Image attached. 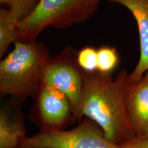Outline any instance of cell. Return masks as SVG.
<instances>
[{
    "mask_svg": "<svg viewBox=\"0 0 148 148\" xmlns=\"http://www.w3.org/2000/svg\"><path fill=\"white\" fill-rule=\"evenodd\" d=\"M77 52L73 48L67 47L58 54L50 57L44 66L41 77L42 86L53 87L67 96L75 108L76 116L84 82V71L77 63Z\"/></svg>",
    "mask_w": 148,
    "mask_h": 148,
    "instance_id": "5",
    "label": "cell"
},
{
    "mask_svg": "<svg viewBox=\"0 0 148 148\" xmlns=\"http://www.w3.org/2000/svg\"><path fill=\"white\" fill-rule=\"evenodd\" d=\"M119 3L132 12L138 25L140 38V58L136 67L129 74L130 83L143 77L148 71V0H108Z\"/></svg>",
    "mask_w": 148,
    "mask_h": 148,
    "instance_id": "9",
    "label": "cell"
},
{
    "mask_svg": "<svg viewBox=\"0 0 148 148\" xmlns=\"http://www.w3.org/2000/svg\"><path fill=\"white\" fill-rule=\"evenodd\" d=\"M18 148H121L108 139L96 122L84 117L71 130L39 131L26 138Z\"/></svg>",
    "mask_w": 148,
    "mask_h": 148,
    "instance_id": "4",
    "label": "cell"
},
{
    "mask_svg": "<svg viewBox=\"0 0 148 148\" xmlns=\"http://www.w3.org/2000/svg\"><path fill=\"white\" fill-rule=\"evenodd\" d=\"M14 49L0 62V95L25 99L41 85L44 66L50 58L40 42L16 41Z\"/></svg>",
    "mask_w": 148,
    "mask_h": 148,
    "instance_id": "2",
    "label": "cell"
},
{
    "mask_svg": "<svg viewBox=\"0 0 148 148\" xmlns=\"http://www.w3.org/2000/svg\"><path fill=\"white\" fill-rule=\"evenodd\" d=\"M125 107L135 137L148 138V71L136 82L129 83Z\"/></svg>",
    "mask_w": 148,
    "mask_h": 148,
    "instance_id": "7",
    "label": "cell"
},
{
    "mask_svg": "<svg viewBox=\"0 0 148 148\" xmlns=\"http://www.w3.org/2000/svg\"><path fill=\"white\" fill-rule=\"evenodd\" d=\"M18 21L6 8L0 9V57L8 50L12 43L18 40Z\"/></svg>",
    "mask_w": 148,
    "mask_h": 148,
    "instance_id": "10",
    "label": "cell"
},
{
    "mask_svg": "<svg viewBox=\"0 0 148 148\" xmlns=\"http://www.w3.org/2000/svg\"><path fill=\"white\" fill-rule=\"evenodd\" d=\"M101 0H40L33 13L18 22V41H36L49 27L64 29L87 21Z\"/></svg>",
    "mask_w": 148,
    "mask_h": 148,
    "instance_id": "3",
    "label": "cell"
},
{
    "mask_svg": "<svg viewBox=\"0 0 148 148\" xmlns=\"http://www.w3.org/2000/svg\"><path fill=\"white\" fill-rule=\"evenodd\" d=\"M119 56L114 47H102L97 49V71L111 73L117 65Z\"/></svg>",
    "mask_w": 148,
    "mask_h": 148,
    "instance_id": "12",
    "label": "cell"
},
{
    "mask_svg": "<svg viewBox=\"0 0 148 148\" xmlns=\"http://www.w3.org/2000/svg\"><path fill=\"white\" fill-rule=\"evenodd\" d=\"M32 98L28 116L40 131L66 130L77 120L73 103L60 90L41 85Z\"/></svg>",
    "mask_w": 148,
    "mask_h": 148,
    "instance_id": "6",
    "label": "cell"
},
{
    "mask_svg": "<svg viewBox=\"0 0 148 148\" xmlns=\"http://www.w3.org/2000/svg\"><path fill=\"white\" fill-rule=\"evenodd\" d=\"M129 74L121 70L113 78L111 73L84 71V82L77 117L92 119L111 142L121 145L134 138L125 107Z\"/></svg>",
    "mask_w": 148,
    "mask_h": 148,
    "instance_id": "1",
    "label": "cell"
},
{
    "mask_svg": "<svg viewBox=\"0 0 148 148\" xmlns=\"http://www.w3.org/2000/svg\"><path fill=\"white\" fill-rule=\"evenodd\" d=\"M24 99L11 97L0 108V148H18L26 138L21 112Z\"/></svg>",
    "mask_w": 148,
    "mask_h": 148,
    "instance_id": "8",
    "label": "cell"
},
{
    "mask_svg": "<svg viewBox=\"0 0 148 148\" xmlns=\"http://www.w3.org/2000/svg\"><path fill=\"white\" fill-rule=\"evenodd\" d=\"M121 148H148V138H133L121 145Z\"/></svg>",
    "mask_w": 148,
    "mask_h": 148,
    "instance_id": "14",
    "label": "cell"
},
{
    "mask_svg": "<svg viewBox=\"0 0 148 148\" xmlns=\"http://www.w3.org/2000/svg\"><path fill=\"white\" fill-rule=\"evenodd\" d=\"M77 63L83 71H97V49L92 47H85L77 52Z\"/></svg>",
    "mask_w": 148,
    "mask_h": 148,
    "instance_id": "13",
    "label": "cell"
},
{
    "mask_svg": "<svg viewBox=\"0 0 148 148\" xmlns=\"http://www.w3.org/2000/svg\"><path fill=\"white\" fill-rule=\"evenodd\" d=\"M40 0H0L3 8H6L18 21L27 18L38 6Z\"/></svg>",
    "mask_w": 148,
    "mask_h": 148,
    "instance_id": "11",
    "label": "cell"
}]
</instances>
